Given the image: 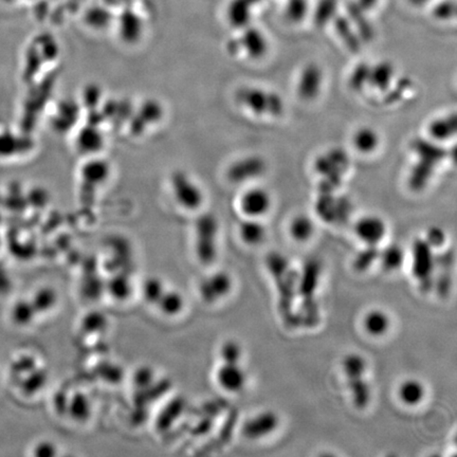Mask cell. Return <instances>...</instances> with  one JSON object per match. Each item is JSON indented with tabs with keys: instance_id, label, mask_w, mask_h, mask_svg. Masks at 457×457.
I'll return each mask as SVG.
<instances>
[{
	"instance_id": "obj_31",
	"label": "cell",
	"mask_w": 457,
	"mask_h": 457,
	"mask_svg": "<svg viewBox=\"0 0 457 457\" xmlns=\"http://www.w3.org/2000/svg\"><path fill=\"white\" fill-rule=\"evenodd\" d=\"M105 290L110 298L118 302H125L132 298L134 292L132 280L123 274H117L109 278L105 284Z\"/></svg>"
},
{
	"instance_id": "obj_47",
	"label": "cell",
	"mask_w": 457,
	"mask_h": 457,
	"mask_svg": "<svg viewBox=\"0 0 457 457\" xmlns=\"http://www.w3.org/2000/svg\"><path fill=\"white\" fill-rule=\"evenodd\" d=\"M87 21L88 24L91 25L92 27L103 28L107 25L108 21H109V15H108L106 10L96 8V9H92L88 13Z\"/></svg>"
},
{
	"instance_id": "obj_24",
	"label": "cell",
	"mask_w": 457,
	"mask_h": 457,
	"mask_svg": "<svg viewBox=\"0 0 457 457\" xmlns=\"http://www.w3.org/2000/svg\"><path fill=\"white\" fill-rule=\"evenodd\" d=\"M155 307L165 318H177L186 310V300L183 294L178 290L166 289L155 305Z\"/></svg>"
},
{
	"instance_id": "obj_32",
	"label": "cell",
	"mask_w": 457,
	"mask_h": 457,
	"mask_svg": "<svg viewBox=\"0 0 457 457\" xmlns=\"http://www.w3.org/2000/svg\"><path fill=\"white\" fill-rule=\"evenodd\" d=\"M341 370L346 377V380L364 377L366 376L368 370V361L364 355L350 352L342 359Z\"/></svg>"
},
{
	"instance_id": "obj_25",
	"label": "cell",
	"mask_w": 457,
	"mask_h": 457,
	"mask_svg": "<svg viewBox=\"0 0 457 457\" xmlns=\"http://www.w3.org/2000/svg\"><path fill=\"white\" fill-rule=\"evenodd\" d=\"M238 236L247 246H258L266 240V226L258 218L244 217L238 226Z\"/></svg>"
},
{
	"instance_id": "obj_43",
	"label": "cell",
	"mask_w": 457,
	"mask_h": 457,
	"mask_svg": "<svg viewBox=\"0 0 457 457\" xmlns=\"http://www.w3.org/2000/svg\"><path fill=\"white\" fill-rule=\"evenodd\" d=\"M307 10V0H289L287 7H286V14L290 21L298 23L305 17Z\"/></svg>"
},
{
	"instance_id": "obj_50",
	"label": "cell",
	"mask_w": 457,
	"mask_h": 457,
	"mask_svg": "<svg viewBox=\"0 0 457 457\" xmlns=\"http://www.w3.org/2000/svg\"><path fill=\"white\" fill-rule=\"evenodd\" d=\"M252 3H254V6L258 5V3H262L264 0H251Z\"/></svg>"
},
{
	"instance_id": "obj_10",
	"label": "cell",
	"mask_w": 457,
	"mask_h": 457,
	"mask_svg": "<svg viewBox=\"0 0 457 457\" xmlns=\"http://www.w3.org/2000/svg\"><path fill=\"white\" fill-rule=\"evenodd\" d=\"M267 172V162L258 155L244 156L228 166V179L232 183L244 184L256 181Z\"/></svg>"
},
{
	"instance_id": "obj_12",
	"label": "cell",
	"mask_w": 457,
	"mask_h": 457,
	"mask_svg": "<svg viewBox=\"0 0 457 457\" xmlns=\"http://www.w3.org/2000/svg\"><path fill=\"white\" fill-rule=\"evenodd\" d=\"M316 210L323 222L338 224L348 219L350 214V202L346 198L337 196L334 192H322L316 200Z\"/></svg>"
},
{
	"instance_id": "obj_45",
	"label": "cell",
	"mask_w": 457,
	"mask_h": 457,
	"mask_svg": "<svg viewBox=\"0 0 457 457\" xmlns=\"http://www.w3.org/2000/svg\"><path fill=\"white\" fill-rule=\"evenodd\" d=\"M59 454L57 446L49 440H42L33 449V455L36 457H55Z\"/></svg>"
},
{
	"instance_id": "obj_28",
	"label": "cell",
	"mask_w": 457,
	"mask_h": 457,
	"mask_svg": "<svg viewBox=\"0 0 457 457\" xmlns=\"http://www.w3.org/2000/svg\"><path fill=\"white\" fill-rule=\"evenodd\" d=\"M290 238L298 244H305L312 240L316 233V222L306 214H298L289 222Z\"/></svg>"
},
{
	"instance_id": "obj_7",
	"label": "cell",
	"mask_w": 457,
	"mask_h": 457,
	"mask_svg": "<svg viewBox=\"0 0 457 457\" xmlns=\"http://www.w3.org/2000/svg\"><path fill=\"white\" fill-rule=\"evenodd\" d=\"M218 222L211 215L198 220L196 226L195 251L202 264H211L217 258Z\"/></svg>"
},
{
	"instance_id": "obj_38",
	"label": "cell",
	"mask_w": 457,
	"mask_h": 457,
	"mask_svg": "<svg viewBox=\"0 0 457 457\" xmlns=\"http://www.w3.org/2000/svg\"><path fill=\"white\" fill-rule=\"evenodd\" d=\"M166 289L168 288H166L165 284L161 278H157V276H152V278H146L144 280L143 285H142L141 294L144 301L147 304L155 306Z\"/></svg>"
},
{
	"instance_id": "obj_6",
	"label": "cell",
	"mask_w": 457,
	"mask_h": 457,
	"mask_svg": "<svg viewBox=\"0 0 457 457\" xmlns=\"http://www.w3.org/2000/svg\"><path fill=\"white\" fill-rule=\"evenodd\" d=\"M170 193L174 201L186 212H195L201 208L204 193L195 179L178 172L170 178Z\"/></svg>"
},
{
	"instance_id": "obj_34",
	"label": "cell",
	"mask_w": 457,
	"mask_h": 457,
	"mask_svg": "<svg viewBox=\"0 0 457 457\" xmlns=\"http://www.w3.org/2000/svg\"><path fill=\"white\" fill-rule=\"evenodd\" d=\"M59 294L52 287H43L38 289L31 302L37 314L41 312H50L59 304Z\"/></svg>"
},
{
	"instance_id": "obj_40",
	"label": "cell",
	"mask_w": 457,
	"mask_h": 457,
	"mask_svg": "<svg viewBox=\"0 0 457 457\" xmlns=\"http://www.w3.org/2000/svg\"><path fill=\"white\" fill-rule=\"evenodd\" d=\"M370 64L360 63L355 66L348 80L350 87L356 92L364 91L370 85Z\"/></svg>"
},
{
	"instance_id": "obj_44",
	"label": "cell",
	"mask_w": 457,
	"mask_h": 457,
	"mask_svg": "<svg viewBox=\"0 0 457 457\" xmlns=\"http://www.w3.org/2000/svg\"><path fill=\"white\" fill-rule=\"evenodd\" d=\"M424 238L434 250L440 249L447 242L446 232L440 226H431Z\"/></svg>"
},
{
	"instance_id": "obj_26",
	"label": "cell",
	"mask_w": 457,
	"mask_h": 457,
	"mask_svg": "<svg viewBox=\"0 0 457 457\" xmlns=\"http://www.w3.org/2000/svg\"><path fill=\"white\" fill-rule=\"evenodd\" d=\"M378 262L386 274L398 272L406 262V252L398 244H391L379 250Z\"/></svg>"
},
{
	"instance_id": "obj_39",
	"label": "cell",
	"mask_w": 457,
	"mask_h": 457,
	"mask_svg": "<svg viewBox=\"0 0 457 457\" xmlns=\"http://www.w3.org/2000/svg\"><path fill=\"white\" fill-rule=\"evenodd\" d=\"M219 357L222 364H242L244 348L238 341L230 339L224 341L220 346Z\"/></svg>"
},
{
	"instance_id": "obj_18",
	"label": "cell",
	"mask_w": 457,
	"mask_h": 457,
	"mask_svg": "<svg viewBox=\"0 0 457 457\" xmlns=\"http://www.w3.org/2000/svg\"><path fill=\"white\" fill-rule=\"evenodd\" d=\"M352 145L360 155H373L381 145V136L372 126H361L352 134Z\"/></svg>"
},
{
	"instance_id": "obj_48",
	"label": "cell",
	"mask_w": 457,
	"mask_h": 457,
	"mask_svg": "<svg viewBox=\"0 0 457 457\" xmlns=\"http://www.w3.org/2000/svg\"><path fill=\"white\" fill-rule=\"evenodd\" d=\"M377 3H378V0H358L357 1V3L366 11L373 9L377 5Z\"/></svg>"
},
{
	"instance_id": "obj_20",
	"label": "cell",
	"mask_w": 457,
	"mask_h": 457,
	"mask_svg": "<svg viewBox=\"0 0 457 457\" xmlns=\"http://www.w3.org/2000/svg\"><path fill=\"white\" fill-rule=\"evenodd\" d=\"M399 402L408 408H417L424 402L426 398L427 388L419 379L408 378L399 384L398 391Z\"/></svg>"
},
{
	"instance_id": "obj_46",
	"label": "cell",
	"mask_w": 457,
	"mask_h": 457,
	"mask_svg": "<svg viewBox=\"0 0 457 457\" xmlns=\"http://www.w3.org/2000/svg\"><path fill=\"white\" fill-rule=\"evenodd\" d=\"M455 12H456L455 3L451 1V0H447L444 3H438L435 7L434 11H433V15L437 19H440V21H449L451 18L454 17Z\"/></svg>"
},
{
	"instance_id": "obj_21",
	"label": "cell",
	"mask_w": 457,
	"mask_h": 457,
	"mask_svg": "<svg viewBox=\"0 0 457 457\" xmlns=\"http://www.w3.org/2000/svg\"><path fill=\"white\" fill-rule=\"evenodd\" d=\"M362 325L366 334L374 339H380L390 332L392 320L384 310H372L366 312Z\"/></svg>"
},
{
	"instance_id": "obj_2",
	"label": "cell",
	"mask_w": 457,
	"mask_h": 457,
	"mask_svg": "<svg viewBox=\"0 0 457 457\" xmlns=\"http://www.w3.org/2000/svg\"><path fill=\"white\" fill-rule=\"evenodd\" d=\"M236 101L240 107L258 118L276 119L282 117L286 110V104L280 93L258 86L240 88L236 92Z\"/></svg>"
},
{
	"instance_id": "obj_41",
	"label": "cell",
	"mask_w": 457,
	"mask_h": 457,
	"mask_svg": "<svg viewBox=\"0 0 457 457\" xmlns=\"http://www.w3.org/2000/svg\"><path fill=\"white\" fill-rule=\"evenodd\" d=\"M337 0H320L314 11V23L318 27H324L337 16Z\"/></svg>"
},
{
	"instance_id": "obj_29",
	"label": "cell",
	"mask_w": 457,
	"mask_h": 457,
	"mask_svg": "<svg viewBox=\"0 0 457 457\" xmlns=\"http://www.w3.org/2000/svg\"><path fill=\"white\" fill-rule=\"evenodd\" d=\"M252 7L254 3L251 0H233L228 8V19L233 27L246 28L251 21Z\"/></svg>"
},
{
	"instance_id": "obj_5",
	"label": "cell",
	"mask_w": 457,
	"mask_h": 457,
	"mask_svg": "<svg viewBox=\"0 0 457 457\" xmlns=\"http://www.w3.org/2000/svg\"><path fill=\"white\" fill-rule=\"evenodd\" d=\"M436 258L434 249L424 238L414 240L412 244L411 269L419 287L424 292H431L434 288Z\"/></svg>"
},
{
	"instance_id": "obj_42",
	"label": "cell",
	"mask_w": 457,
	"mask_h": 457,
	"mask_svg": "<svg viewBox=\"0 0 457 457\" xmlns=\"http://www.w3.org/2000/svg\"><path fill=\"white\" fill-rule=\"evenodd\" d=\"M68 411H70L71 416L75 420L83 422L90 416L91 406H90L87 397L78 395V396L73 397L71 402L68 404Z\"/></svg>"
},
{
	"instance_id": "obj_8",
	"label": "cell",
	"mask_w": 457,
	"mask_h": 457,
	"mask_svg": "<svg viewBox=\"0 0 457 457\" xmlns=\"http://www.w3.org/2000/svg\"><path fill=\"white\" fill-rule=\"evenodd\" d=\"M272 204L269 190L262 186H251L242 192L238 200V208L244 217L262 219L269 213Z\"/></svg>"
},
{
	"instance_id": "obj_14",
	"label": "cell",
	"mask_w": 457,
	"mask_h": 457,
	"mask_svg": "<svg viewBox=\"0 0 457 457\" xmlns=\"http://www.w3.org/2000/svg\"><path fill=\"white\" fill-rule=\"evenodd\" d=\"M280 427V417L271 410H265L250 417L242 427V434L250 440H260L274 434Z\"/></svg>"
},
{
	"instance_id": "obj_3",
	"label": "cell",
	"mask_w": 457,
	"mask_h": 457,
	"mask_svg": "<svg viewBox=\"0 0 457 457\" xmlns=\"http://www.w3.org/2000/svg\"><path fill=\"white\" fill-rule=\"evenodd\" d=\"M266 264L278 285L280 312L290 322L294 316L292 307L294 298L298 296V274L292 269L286 256L278 252H270L269 256H267Z\"/></svg>"
},
{
	"instance_id": "obj_1",
	"label": "cell",
	"mask_w": 457,
	"mask_h": 457,
	"mask_svg": "<svg viewBox=\"0 0 457 457\" xmlns=\"http://www.w3.org/2000/svg\"><path fill=\"white\" fill-rule=\"evenodd\" d=\"M412 148L417 162L411 172L410 186L414 190H422L430 182L437 165L447 157V152L440 143L422 138L414 140Z\"/></svg>"
},
{
	"instance_id": "obj_17",
	"label": "cell",
	"mask_w": 457,
	"mask_h": 457,
	"mask_svg": "<svg viewBox=\"0 0 457 457\" xmlns=\"http://www.w3.org/2000/svg\"><path fill=\"white\" fill-rule=\"evenodd\" d=\"M320 264L316 260H310L304 267L302 274H298V294L303 298V304L314 312L316 304L314 303V292L318 287L320 276Z\"/></svg>"
},
{
	"instance_id": "obj_36",
	"label": "cell",
	"mask_w": 457,
	"mask_h": 457,
	"mask_svg": "<svg viewBox=\"0 0 457 457\" xmlns=\"http://www.w3.org/2000/svg\"><path fill=\"white\" fill-rule=\"evenodd\" d=\"M37 312L31 301H18L12 308L11 318L16 325L29 326L35 320Z\"/></svg>"
},
{
	"instance_id": "obj_37",
	"label": "cell",
	"mask_w": 457,
	"mask_h": 457,
	"mask_svg": "<svg viewBox=\"0 0 457 457\" xmlns=\"http://www.w3.org/2000/svg\"><path fill=\"white\" fill-rule=\"evenodd\" d=\"M142 25L135 14L128 13L122 15L120 21V33L126 42H135L141 35Z\"/></svg>"
},
{
	"instance_id": "obj_33",
	"label": "cell",
	"mask_w": 457,
	"mask_h": 457,
	"mask_svg": "<svg viewBox=\"0 0 457 457\" xmlns=\"http://www.w3.org/2000/svg\"><path fill=\"white\" fill-rule=\"evenodd\" d=\"M76 145L83 154H96L103 147V136L94 127H85L79 132L76 138Z\"/></svg>"
},
{
	"instance_id": "obj_51",
	"label": "cell",
	"mask_w": 457,
	"mask_h": 457,
	"mask_svg": "<svg viewBox=\"0 0 457 457\" xmlns=\"http://www.w3.org/2000/svg\"><path fill=\"white\" fill-rule=\"evenodd\" d=\"M3 1H7V3H11L13 0H3Z\"/></svg>"
},
{
	"instance_id": "obj_16",
	"label": "cell",
	"mask_w": 457,
	"mask_h": 457,
	"mask_svg": "<svg viewBox=\"0 0 457 457\" xmlns=\"http://www.w3.org/2000/svg\"><path fill=\"white\" fill-rule=\"evenodd\" d=\"M236 47L238 50H244L249 59L256 61V60H262L268 53L269 42L267 39L266 35L258 28L248 26L244 28L242 37L236 41Z\"/></svg>"
},
{
	"instance_id": "obj_11",
	"label": "cell",
	"mask_w": 457,
	"mask_h": 457,
	"mask_svg": "<svg viewBox=\"0 0 457 457\" xmlns=\"http://www.w3.org/2000/svg\"><path fill=\"white\" fill-rule=\"evenodd\" d=\"M324 71L320 65L310 63L305 65L296 81V94L302 101H316L321 96L324 86Z\"/></svg>"
},
{
	"instance_id": "obj_49",
	"label": "cell",
	"mask_w": 457,
	"mask_h": 457,
	"mask_svg": "<svg viewBox=\"0 0 457 457\" xmlns=\"http://www.w3.org/2000/svg\"><path fill=\"white\" fill-rule=\"evenodd\" d=\"M409 1L415 7H422V6L428 3L430 0H409Z\"/></svg>"
},
{
	"instance_id": "obj_19",
	"label": "cell",
	"mask_w": 457,
	"mask_h": 457,
	"mask_svg": "<svg viewBox=\"0 0 457 457\" xmlns=\"http://www.w3.org/2000/svg\"><path fill=\"white\" fill-rule=\"evenodd\" d=\"M457 119L454 114L431 120L427 127L429 138L436 143H445L456 135Z\"/></svg>"
},
{
	"instance_id": "obj_30",
	"label": "cell",
	"mask_w": 457,
	"mask_h": 457,
	"mask_svg": "<svg viewBox=\"0 0 457 457\" xmlns=\"http://www.w3.org/2000/svg\"><path fill=\"white\" fill-rule=\"evenodd\" d=\"M348 18L362 41H370L374 36V29L366 16V10L357 3H350L348 7Z\"/></svg>"
},
{
	"instance_id": "obj_35",
	"label": "cell",
	"mask_w": 457,
	"mask_h": 457,
	"mask_svg": "<svg viewBox=\"0 0 457 457\" xmlns=\"http://www.w3.org/2000/svg\"><path fill=\"white\" fill-rule=\"evenodd\" d=\"M379 250L380 248L378 246H364V249L360 250L352 260V268L358 274L368 271L376 262H378Z\"/></svg>"
},
{
	"instance_id": "obj_22",
	"label": "cell",
	"mask_w": 457,
	"mask_h": 457,
	"mask_svg": "<svg viewBox=\"0 0 457 457\" xmlns=\"http://www.w3.org/2000/svg\"><path fill=\"white\" fill-rule=\"evenodd\" d=\"M396 76V68L390 61L378 62L370 65V85L368 88L384 92L391 87Z\"/></svg>"
},
{
	"instance_id": "obj_13",
	"label": "cell",
	"mask_w": 457,
	"mask_h": 457,
	"mask_svg": "<svg viewBox=\"0 0 457 457\" xmlns=\"http://www.w3.org/2000/svg\"><path fill=\"white\" fill-rule=\"evenodd\" d=\"M354 233L364 246L379 247L388 234V224L380 216L368 214L355 222Z\"/></svg>"
},
{
	"instance_id": "obj_15",
	"label": "cell",
	"mask_w": 457,
	"mask_h": 457,
	"mask_svg": "<svg viewBox=\"0 0 457 457\" xmlns=\"http://www.w3.org/2000/svg\"><path fill=\"white\" fill-rule=\"evenodd\" d=\"M217 386L228 394H240L248 384V375L242 364H222L215 372Z\"/></svg>"
},
{
	"instance_id": "obj_23",
	"label": "cell",
	"mask_w": 457,
	"mask_h": 457,
	"mask_svg": "<svg viewBox=\"0 0 457 457\" xmlns=\"http://www.w3.org/2000/svg\"><path fill=\"white\" fill-rule=\"evenodd\" d=\"M346 381L352 406L357 410H366L372 402L373 398L372 386L366 376L348 379Z\"/></svg>"
},
{
	"instance_id": "obj_27",
	"label": "cell",
	"mask_w": 457,
	"mask_h": 457,
	"mask_svg": "<svg viewBox=\"0 0 457 457\" xmlns=\"http://www.w3.org/2000/svg\"><path fill=\"white\" fill-rule=\"evenodd\" d=\"M334 29L342 43L352 53H358L362 47V39L357 33L350 19L344 16H336L334 19Z\"/></svg>"
},
{
	"instance_id": "obj_9",
	"label": "cell",
	"mask_w": 457,
	"mask_h": 457,
	"mask_svg": "<svg viewBox=\"0 0 457 457\" xmlns=\"http://www.w3.org/2000/svg\"><path fill=\"white\" fill-rule=\"evenodd\" d=\"M233 290V278L226 271H216L200 280L198 294L202 302L213 305L228 298Z\"/></svg>"
},
{
	"instance_id": "obj_4",
	"label": "cell",
	"mask_w": 457,
	"mask_h": 457,
	"mask_svg": "<svg viewBox=\"0 0 457 457\" xmlns=\"http://www.w3.org/2000/svg\"><path fill=\"white\" fill-rule=\"evenodd\" d=\"M348 157L344 150L334 148L321 154L314 168L322 179L321 192H336L348 170Z\"/></svg>"
}]
</instances>
